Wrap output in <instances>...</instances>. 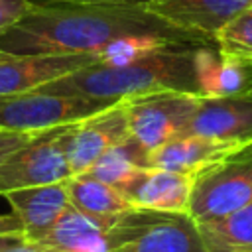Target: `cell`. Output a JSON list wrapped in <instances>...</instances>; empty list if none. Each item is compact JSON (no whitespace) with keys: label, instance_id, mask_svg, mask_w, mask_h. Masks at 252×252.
Returning <instances> with one entry per match:
<instances>
[{"label":"cell","instance_id":"6da1fadb","mask_svg":"<svg viewBox=\"0 0 252 252\" xmlns=\"http://www.w3.org/2000/svg\"><path fill=\"white\" fill-rule=\"evenodd\" d=\"M130 35H156L171 43L207 45L156 16L148 6L87 4L30 6L0 33V51L14 55H96L108 43Z\"/></svg>","mask_w":252,"mask_h":252},{"label":"cell","instance_id":"7a4b0ae2","mask_svg":"<svg viewBox=\"0 0 252 252\" xmlns=\"http://www.w3.org/2000/svg\"><path fill=\"white\" fill-rule=\"evenodd\" d=\"M195 47L197 45L179 43L163 45L120 67L94 63L81 71L59 77L39 89L57 94H77L108 102L159 91L199 94L195 77Z\"/></svg>","mask_w":252,"mask_h":252},{"label":"cell","instance_id":"3957f363","mask_svg":"<svg viewBox=\"0 0 252 252\" xmlns=\"http://www.w3.org/2000/svg\"><path fill=\"white\" fill-rule=\"evenodd\" d=\"M106 252H207L189 213L128 209L106 234Z\"/></svg>","mask_w":252,"mask_h":252},{"label":"cell","instance_id":"277c9868","mask_svg":"<svg viewBox=\"0 0 252 252\" xmlns=\"http://www.w3.org/2000/svg\"><path fill=\"white\" fill-rule=\"evenodd\" d=\"M252 201V142L193 175L189 215L195 222L224 217Z\"/></svg>","mask_w":252,"mask_h":252},{"label":"cell","instance_id":"5b68a950","mask_svg":"<svg viewBox=\"0 0 252 252\" xmlns=\"http://www.w3.org/2000/svg\"><path fill=\"white\" fill-rule=\"evenodd\" d=\"M118 102V100H116ZM114 102L77 94H57L45 89L0 96V130L39 134L79 122Z\"/></svg>","mask_w":252,"mask_h":252},{"label":"cell","instance_id":"8992f818","mask_svg":"<svg viewBox=\"0 0 252 252\" xmlns=\"http://www.w3.org/2000/svg\"><path fill=\"white\" fill-rule=\"evenodd\" d=\"M122 100L128 108L130 140L148 156V152L187 134V124L199 106L201 94L159 91Z\"/></svg>","mask_w":252,"mask_h":252},{"label":"cell","instance_id":"52a82bcc","mask_svg":"<svg viewBox=\"0 0 252 252\" xmlns=\"http://www.w3.org/2000/svg\"><path fill=\"white\" fill-rule=\"evenodd\" d=\"M69 126L35 134L0 163V197L16 189L49 185L73 177L63 144Z\"/></svg>","mask_w":252,"mask_h":252},{"label":"cell","instance_id":"ba28073f","mask_svg":"<svg viewBox=\"0 0 252 252\" xmlns=\"http://www.w3.org/2000/svg\"><path fill=\"white\" fill-rule=\"evenodd\" d=\"M130 138L126 100H118L108 108L73 122L65 130V154L73 175L89 171V167L110 148Z\"/></svg>","mask_w":252,"mask_h":252},{"label":"cell","instance_id":"9c48e42d","mask_svg":"<svg viewBox=\"0 0 252 252\" xmlns=\"http://www.w3.org/2000/svg\"><path fill=\"white\" fill-rule=\"evenodd\" d=\"M98 63L93 53L77 55H14L0 51V96L39 89L59 77Z\"/></svg>","mask_w":252,"mask_h":252},{"label":"cell","instance_id":"30bf717a","mask_svg":"<svg viewBox=\"0 0 252 252\" xmlns=\"http://www.w3.org/2000/svg\"><path fill=\"white\" fill-rule=\"evenodd\" d=\"M250 6L252 0H150L148 10L203 43L215 45V33Z\"/></svg>","mask_w":252,"mask_h":252},{"label":"cell","instance_id":"8fae6325","mask_svg":"<svg viewBox=\"0 0 252 252\" xmlns=\"http://www.w3.org/2000/svg\"><path fill=\"white\" fill-rule=\"evenodd\" d=\"M187 134L220 142H252V93L234 96H201Z\"/></svg>","mask_w":252,"mask_h":252},{"label":"cell","instance_id":"7c38bea8","mask_svg":"<svg viewBox=\"0 0 252 252\" xmlns=\"http://www.w3.org/2000/svg\"><path fill=\"white\" fill-rule=\"evenodd\" d=\"M118 189L136 209L189 213L193 175L144 165Z\"/></svg>","mask_w":252,"mask_h":252},{"label":"cell","instance_id":"4fadbf2b","mask_svg":"<svg viewBox=\"0 0 252 252\" xmlns=\"http://www.w3.org/2000/svg\"><path fill=\"white\" fill-rule=\"evenodd\" d=\"M67 181L16 189L4 195L12 207V213L22 222L26 242L43 240V236L53 228V224L71 205Z\"/></svg>","mask_w":252,"mask_h":252},{"label":"cell","instance_id":"5bb4252c","mask_svg":"<svg viewBox=\"0 0 252 252\" xmlns=\"http://www.w3.org/2000/svg\"><path fill=\"white\" fill-rule=\"evenodd\" d=\"M242 144H236V142H220L205 136L185 134L148 152L146 165L187 173V175H197L199 171L220 161L224 156L232 154Z\"/></svg>","mask_w":252,"mask_h":252},{"label":"cell","instance_id":"9a60e30c","mask_svg":"<svg viewBox=\"0 0 252 252\" xmlns=\"http://www.w3.org/2000/svg\"><path fill=\"white\" fill-rule=\"evenodd\" d=\"M195 77L201 96L252 93V63L222 55L215 45L195 47Z\"/></svg>","mask_w":252,"mask_h":252},{"label":"cell","instance_id":"2e32d148","mask_svg":"<svg viewBox=\"0 0 252 252\" xmlns=\"http://www.w3.org/2000/svg\"><path fill=\"white\" fill-rule=\"evenodd\" d=\"M116 219L118 215H93L69 205L39 244L61 252H106V234Z\"/></svg>","mask_w":252,"mask_h":252},{"label":"cell","instance_id":"e0dca14e","mask_svg":"<svg viewBox=\"0 0 252 252\" xmlns=\"http://www.w3.org/2000/svg\"><path fill=\"white\" fill-rule=\"evenodd\" d=\"M207 252H252V201L211 220L197 222Z\"/></svg>","mask_w":252,"mask_h":252},{"label":"cell","instance_id":"ac0fdd59","mask_svg":"<svg viewBox=\"0 0 252 252\" xmlns=\"http://www.w3.org/2000/svg\"><path fill=\"white\" fill-rule=\"evenodd\" d=\"M69 201L73 207L93 213V215H122L128 209H134L130 201L124 197V193L108 185L104 181H98L87 173L73 175L69 181Z\"/></svg>","mask_w":252,"mask_h":252},{"label":"cell","instance_id":"d6986e66","mask_svg":"<svg viewBox=\"0 0 252 252\" xmlns=\"http://www.w3.org/2000/svg\"><path fill=\"white\" fill-rule=\"evenodd\" d=\"M144 165H146V152L128 138L126 142L106 150L85 173L108 185L120 187Z\"/></svg>","mask_w":252,"mask_h":252},{"label":"cell","instance_id":"ffe728a7","mask_svg":"<svg viewBox=\"0 0 252 252\" xmlns=\"http://www.w3.org/2000/svg\"><path fill=\"white\" fill-rule=\"evenodd\" d=\"M215 45L222 55L252 63V6L232 16L215 33Z\"/></svg>","mask_w":252,"mask_h":252},{"label":"cell","instance_id":"44dd1931","mask_svg":"<svg viewBox=\"0 0 252 252\" xmlns=\"http://www.w3.org/2000/svg\"><path fill=\"white\" fill-rule=\"evenodd\" d=\"M163 45H177L171 43L163 37H156V35H130V37H120L112 43H108L106 47H102L96 57L98 63L102 65H110V67H120V65H128ZM183 45V43H179Z\"/></svg>","mask_w":252,"mask_h":252},{"label":"cell","instance_id":"7402d4cb","mask_svg":"<svg viewBox=\"0 0 252 252\" xmlns=\"http://www.w3.org/2000/svg\"><path fill=\"white\" fill-rule=\"evenodd\" d=\"M30 6H87V4H128L148 6L150 0H28Z\"/></svg>","mask_w":252,"mask_h":252},{"label":"cell","instance_id":"603a6c76","mask_svg":"<svg viewBox=\"0 0 252 252\" xmlns=\"http://www.w3.org/2000/svg\"><path fill=\"white\" fill-rule=\"evenodd\" d=\"M41 134V132H39ZM35 134H24V132H10V130H0V163L14 154L16 150H20L22 146H26Z\"/></svg>","mask_w":252,"mask_h":252},{"label":"cell","instance_id":"cb8c5ba5","mask_svg":"<svg viewBox=\"0 0 252 252\" xmlns=\"http://www.w3.org/2000/svg\"><path fill=\"white\" fill-rule=\"evenodd\" d=\"M28 8V0H0V33L8 30Z\"/></svg>","mask_w":252,"mask_h":252},{"label":"cell","instance_id":"d4e9b609","mask_svg":"<svg viewBox=\"0 0 252 252\" xmlns=\"http://www.w3.org/2000/svg\"><path fill=\"white\" fill-rule=\"evenodd\" d=\"M0 236H16V238H24V228L20 219L12 213V215H0Z\"/></svg>","mask_w":252,"mask_h":252},{"label":"cell","instance_id":"484cf974","mask_svg":"<svg viewBox=\"0 0 252 252\" xmlns=\"http://www.w3.org/2000/svg\"><path fill=\"white\" fill-rule=\"evenodd\" d=\"M2 252H61L57 248H51V246H45V244H39V242H26V240H18L16 244L8 246L6 250Z\"/></svg>","mask_w":252,"mask_h":252},{"label":"cell","instance_id":"4316f807","mask_svg":"<svg viewBox=\"0 0 252 252\" xmlns=\"http://www.w3.org/2000/svg\"><path fill=\"white\" fill-rule=\"evenodd\" d=\"M18 240H24V238H16V236H0V252H2V250H6L8 246L16 244Z\"/></svg>","mask_w":252,"mask_h":252}]
</instances>
